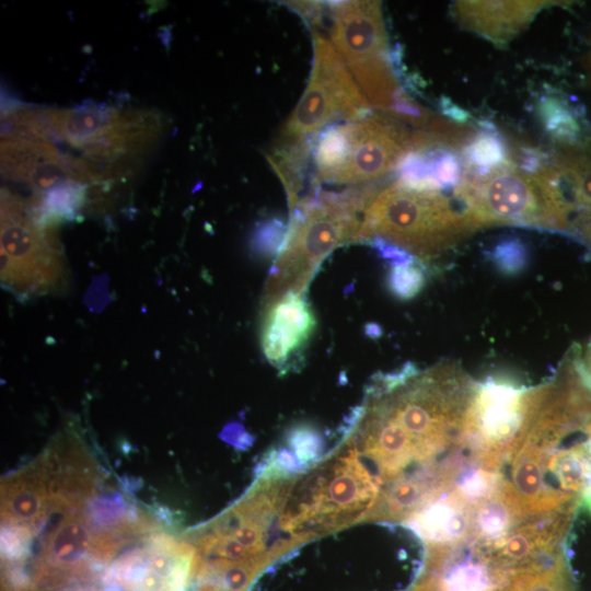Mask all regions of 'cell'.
I'll return each instance as SVG.
<instances>
[{"instance_id":"15","label":"cell","mask_w":591,"mask_h":591,"mask_svg":"<svg viewBox=\"0 0 591 591\" xmlns=\"http://www.w3.org/2000/svg\"><path fill=\"white\" fill-rule=\"evenodd\" d=\"M461 152L464 174L475 177H483L511 160L506 140L493 127L474 134Z\"/></svg>"},{"instance_id":"14","label":"cell","mask_w":591,"mask_h":591,"mask_svg":"<svg viewBox=\"0 0 591 591\" xmlns=\"http://www.w3.org/2000/svg\"><path fill=\"white\" fill-rule=\"evenodd\" d=\"M526 519L506 475L499 485L471 510V537L493 545Z\"/></svg>"},{"instance_id":"16","label":"cell","mask_w":591,"mask_h":591,"mask_svg":"<svg viewBox=\"0 0 591 591\" xmlns=\"http://www.w3.org/2000/svg\"><path fill=\"white\" fill-rule=\"evenodd\" d=\"M91 535L79 519H68L49 536L45 552L57 569L74 568L92 546Z\"/></svg>"},{"instance_id":"5","label":"cell","mask_w":591,"mask_h":591,"mask_svg":"<svg viewBox=\"0 0 591 591\" xmlns=\"http://www.w3.org/2000/svg\"><path fill=\"white\" fill-rule=\"evenodd\" d=\"M477 229L465 208L454 207L440 192L412 189L394 182L367 205L354 242L378 236L428 260Z\"/></svg>"},{"instance_id":"7","label":"cell","mask_w":591,"mask_h":591,"mask_svg":"<svg viewBox=\"0 0 591 591\" xmlns=\"http://www.w3.org/2000/svg\"><path fill=\"white\" fill-rule=\"evenodd\" d=\"M331 43L372 107L389 114L403 92L395 76L380 1L331 4Z\"/></svg>"},{"instance_id":"21","label":"cell","mask_w":591,"mask_h":591,"mask_svg":"<svg viewBox=\"0 0 591 591\" xmlns=\"http://www.w3.org/2000/svg\"><path fill=\"white\" fill-rule=\"evenodd\" d=\"M529 253L525 244L519 239H507L499 242L493 250L491 260L506 275L521 271L528 263Z\"/></svg>"},{"instance_id":"1","label":"cell","mask_w":591,"mask_h":591,"mask_svg":"<svg viewBox=\"0 0 591 591\" xmlns=\"http://www.w3.org/2000/svg\"><path fill=\"white\" fill-rule=\"evenodd\" d=\"M475 383L453 361L424 371L405 364L375 378L352 418L349 442L371 462L380 485L444 466L463 449Z\"/></svg>"},{"instance_id":"2","label":"cell","mask_w":591,"mask_h":591,"mask_svg":"<svg viewBox=\"0 0 591 591\" xmlns=\"http://www.w3.org/2000/svg\"><path fill=\"white\" fill-rule=\"evenodd\" d=\"M507 479L528 518H573L591 487V385L577 358L543 383Z\"/></svg>"},{"instance_id":"26","label":"cell","mask_w":591,"mask_h":591,"mask_svg":"<svg viewBox=\"0 0 591 591\" xmlns=\"http://www.w3.org/2000/svg\"><path fill=\"white\" fill-rule=\"evenodd\" d=\"M579 367L583 376L591 384V344L586 354V357L583 359L579 358Z\"/></svg>"},{"instance_id":"11","label":"cell","mask_w":591,"mask_h":591,"mask_svg":"<svg viewBox=\"0 0 591 591\" xmlns=\"http://www.w3.org/2000/svg\"><path fill=\"white\" fill-rule=\"evenodd\" d=\"M316 326L311 305L302 294L288 292L263 309L260 343L275 367L286 368L305 346Z\"/></svg>"},{"instance_id":"4","label":"cell","mask_w":591,"mask_h":591,"mask_svg":"<svg viewBox=\"0 0 591 591\" xmlns=\"http://www.w3.org/2000/svg\"><path fill=\"white\" fill-rule=\"evenodd\" d=\"M477 228L514 224L568 230L572 209L554 162L529 173L512 160L483 177L464 174L454 189Z\"/></svg>"},{"instance_id":"25","label":"cell","mask_w":591,"mask_h":591,"mask_svg":"<svg viewBox=\"0 0 591 591\" xmlns=\"http://www.w3.org/2000/svg\"><path fill=\"white\" fill-rule=\"evenodd\" d=\"M439 106L442 114L449 119L454 120L457 125L464 124L470 119V114L447 96L441 97Z\"/></svg>"},{"instance_id":"18","label":"cell","mask_w":591,"mask_h":591,"mask_svg":"<svg viewBox=\"0 0 591 591\" xmlns=\"http://www.w3.org/2000/svg\"><path fill=\"white\" fill-rule=\"evenodd\" d=\"M538 117L545 130L561 142H572L579 134V126L569 109L555 97H542L537 105Z\"/></svg>"},{"instance_id":"6","label":"cell","mask_w":591,"mask_h":591,"mask_svg":"<svg viewBox=\"0 0 591 591\" xmlns=\"http://www.w3.org/2000/svg\"><path fill=\"white\" fill-rule=\"evenodd\" d=\"M410 148L412 134L399 120L384 113L331 125L320 132L314 143V181L370 185L396 170Z\"/></svg>"},{"instance_id":"9","label":"cell","mask_w":591,"mask_h":591,"mask_svg":"<svg viewBox=\"0 0 591 591\" xmlns=\"http://www.w3.org/2000/svg\"><path fill=\"white\" fill-rule=\"evenodd\" d=\"M372 113V106L331 40L313 31L310 80L275 146L288 147L315 141L326 127L357 121Z\"/></svg>"},{"instance_id":"24","label":"cell","mask_w":591,"mask_h":591,"mask_svg":"<svg viewBox=\"0 0 591 591\" xmlns=\"http://www.w3.org/2000/svg\"><path fill=\"white\" fill-rule=\"evenodd\" d=\"M286 4L292 10L297 11L302 18L308 22L312 30L314 26L320 24L322 3L321 2H311V1H294L286 2Z\"/></svg>"},{"instance_id":"17","label":"cell","mask_w":591,"mask_h":591,"mask_svg":"<svg viewBox=\"0 0 591 591\" xmlns=\"http://www.w3.org/2000/svg\"><path fill=\"white\" fill-rule=\"evenodd\" d=\"M48 494L39 480H19L4 497V515L20 523H31L42 515Z\"/></svg>"},{"instance_id":"23","label":"cell","mask_w":591,"mask_h":591,"mask_svg":"<svg viewBox=\"0 0 591 591\" xmlns=\"http://www.w3.org/2000/svg\"><path fill=\"white\" fill-rule=\"evenodd\" d=\"M370 243L382 258L389 260L392 266L404 265L415 260V257L395 244L381 237H372Z\"/></svg>"},{"instance_id":"8","label":"cell","mask_w":591,"mask_h":591,"mask_svg":"<svg viewBox=\"0 0 591 591\" xmlns=\"http://www.w3.org/2000/svg\"><path fill=\"white\" fill-rule=\"evenodd\" d=\"M66 265L54 227L39 222L27 200L2 190L1 282L20 299L57 290Z\"/></svg>"},{"instance_id":"12","label":"cell","mask_w":591,"mask_h":591,"mask_svg":"<svg viewBox=\"0 0 591 591\" xmlns=\"http://www.w3.org/2000/svg\"><path fill=\"white\" fill-rule=\"evenodd\" d=\"M552 1H455L452 14L464 28L505 47Z\"/></svg>"},{"instance_id":"3","label":"cell","mask_w":591,"mask_h":591,"mask_svg":"<svg viewBox=\"0 0 591 591\" xmlns=\"http://www.w3.org/2000/svg\"><path fill=\"white\" fill-rule=\"evenodd\" d=\"M372 185L339 193L316 185L290 212L287 235L262 296L265 309L288 292L304 294L321 262L336 247L354 242L358 213L375 196Z\"/></svg>"},{"instance_id":"10","label":"cell","mask_w":591,"mask_h":591,"mask_svg":"<svg viewBox=\"0 0 591 591\" xmlns=\"http://www.w3.org/2000/svg\"><path fill=\"white\" fill-rule=\"evenodd\" d=\"M542 393L507 379L476 382L467 407L463 448L479 463L502 471L522 441Z\"/></svg>"},{"instance_id":"19","label":"cell","mask_w":591,"mask_h":591,"mask_svg":"<svg viewBox=\"0 0 591 591\" xmlns=\"http://www.w3.org/2000/svg\"><path fill=\"white\" fill-rule=\"evenodd\" d=\"M425 269L416 260L392 266L386 278L390 292L397 299L406 301L415 298L426 286Z\"/></svg>"},{"instance_id":"13","label":"cell","mask_w":591,"mask_h":591,"mask_svg":"<svg viewBox=\"0 0 591 591\" xmlns=\"http://www.w3.org/2000/svg\"><path fill=\"white\" fill-rule=\"evenodd\" d=\"M404 524L427 544H453L470 535L471 508L444 490Z\"/></svg>"},{"instance_id":"22","label":"cell","mask_w":591,"mask_h":591,"mask_svg":"<svg viewBox=\"0 0 591 591\" xmlns=\"http://www.w3.org/2000/svg\"><path fill=\"white\" fill-rule=\"evenodd\" d=\"M289 443L301 467H303V464L312 463L316 460L322 451L320 433L308 426L293 428L289 434Z\"/></svg>"},{"instance_id":"20","label":"cell","mask_w":591,"mask_h":591,"mask_svg":"<svg viewBox=\"0 0 591 591\" xmlns=\"http://www.w3.org/2000/svg\"><path fill=\"white\" fill-rule=\"evenodd\" d=\"M288 231V224H285L278 218L267 219L257 224L253 236V248L264 256L278 255Z\"/></svg>"}]
</instances>
